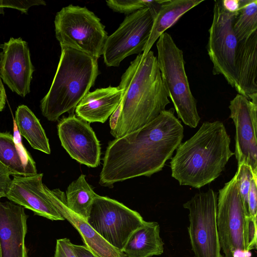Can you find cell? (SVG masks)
Segmentation results:
<instances>
[{
    "label": "cell",
    "instance_id": "cell-1",
    "mask_svg": "<svg viewBox=\"0 0 257 257\" xmlns=\"http://www.w3.org/2000/svg\"><path fill=\"white\" fill-rule=\"evenodd\" d=\"M174 112L173 108L165 109L141 128L109 142L99 184L112 188L115 183L161 171L184 136Z\"/></svg>",
    "mask_w": 257,
    "mask_h": 257
},
{
    "label": "cell",
    "instance_id": "cell-2",
    "mask_svg": "<svg viewBox=\"0 0 257 257\" xmlns=\"http://www.w3.org/2000/svg\"><path fill=\"white\" fill-rule=\"evenodd\" d=\"M122 108L115 128L110 132L120 138L149 123L170 103L163 85L157 57L152 51L138 55L122 75Z\"/></svg>",
    "mask_w": 257,
    "mask_h": 257
},
{
    "label": "cell",
    "instance_id": "cell-3",
    "mask_svg": "<svg viewBox=\"0 0 257 257\" xmlns=\"http://www.w3.org/2000/svg\"><path fill=\"white\" fill-rule=\"evenodd\" d=\"M230 138L220 121H205L177 148L170 162L172 177L180 185L200 188L220 175L234 155Z\"/></svg>",
    "mask_w": 257,
    "mask_h": 257
},
{
    "label": "cell",
    "instance_id": "cell-4",
    "mask_svg": "<svg viewBox=\"0 0 257 257\" xmlns=\"http://www.w3.org/2000/svg\"><path fill=\"white\" fill-rule=\"evenodd\" d=\"M61 48L52 83L40 101L42 115L51 121L57 120L65 112L73 114L99 73L97 59L70 48Z\"/></svg>",
    "mask_w": 257,
    "mask_h": 257
},
{
    "label": "cell",
    "instance_id": "cell-5",
    "mask_svg": "<svg viewBox=\"0 0 257 257\" xmlns=\"http://www.w3.org/2000/svg\"><path fill=\"white\" fill-rule=\"evenodd\" d=\"M156 47L158 65L167 95L172 100L178 118L186 125L195 128L200 117L186 73L183 51L166 32L158 39Z\"/></svg>",
    "mask_w": 257,
    "mask_h": 257
},
{
    "label": "cell",
    "instance_id": "cell-6",
    "mask_svg": "<svg viewBox=\"0 0 257 257\" xmlns=\"http://www.w3.org/2000/svg\"><path fill=\"white\" fill-rule=\"evenodd\" d=\"M55 36L61 47L83 52L95 59L102 55L108 37L100 19L86 7L70 5L57 12Z\"/></svg>",
    "mask_w": 257,
    "mask_h": 257
},
{
    "label": "cell",
    "instance_id": "cell-7",
    "mask_svg": "<svg viewBox=\"0 0 257 257\" xmlns=\"http://www.w3.org/2000/svg\"><path fill=\"white\" fill-rule=\"evenodd\" d=\"M248 216L235 174L219 190L217 197V224L223 257H251L246 246Z\"/></svg>",
    "mask_w": 257,
    "mask_h": 257
},
{
    "label": "cell",
    "instance_id": "cell-8",
    "mask_svg": "<svg viewBox=\"0 0 257 257\" xmlns=\"http://www.w3.org/2000/svg\"><path fill=\"white\" fill-rule=\"evenodd\" d=\"M86 222L109 244L123 252L132 234L146 221L122 203L96 194Z\"/></svg>",
    "mask_w": 257,
    "mask_h": 257
},
{
    "label": "cell",
    "instance_id": "cell-9",
    "mask_svg": "<svg viewBox=\"0 0 257 257\" xmlns=\"http://www.w3.org/2000/svg\"><path fill=\"white\" fill-rule=\"evenodd\" d=\"M183 207L189 210L187 229L195 257H223L217 224V193L211 189L196 193Z\"/></svg>",
    "mask_w": 257,
    "mask_h": 257
},
{
    "label": "cell",
    "instance_id": "cell-10",
    "mask_svg": "<svg viewBox=\"0 0 257 257\" xmlns=\"http://www.w3.org/2000/svg\"><path fill=\"white\" fill-rule=\"evenodd\" d=\"M238 12L228 13L223 8L221 1H214L207 45L208 54L213 64V74L222 75L236 90L235 62L238 41L233 32V25Z\"/></svg>",
    "mask_w": 257,
    "mask_h": 257
},
{
    "label": "cell",
    "instance_id": "cell-11",
    "mask_svg": "<svg viewBox=\"0 0 257 257\" xmlns=\"http://www.w3.org/2000/svg\"><path fill=\"white\" fill-rule=\"evenodd\" d=\"M154 17L148 8L128 15L117 29L108 36L102 55L108 67H118L126 57L144 52Z\"/></svg>",
    "mask_w": 257,
    "mask_h": 257
},
{
    "label": "cell",
    "instance_id": "cell-12",
    "mask_svg": "<svg viewBox=\"0 0 257 257\" xmlns=\"http://www.w3.org/2000/svg\"><path fill=\"white\" fill-rule=\"evenodd\" d=\"M231 118L235 126L234 153L238 165L250 167L257 175V103L237 94L229 105Z\"/></svg>",
    "mask_w": 257,
    "mask_h": 257
},
{
    "label": "cell",
    "instance_id": "cell-13",
    "mask_svg": "<svg viewBox=\"0 0 257 257\" xmlns=\"http://www.w3.org/2000/svg\"><path fill=\"white\" fill-rule=\"evenodd\" d=\"M57 130L61 145L72 159L88 167L99 165L100 144L89 123L71 114L61 119Z\"/></svg>",
    "mask_w": 257,
    "mask_h": 257
},
{
    "label": "cell",
    "instance_id": "cell-14",
    "mask_svg": "<svg viewBox=\"0 0 257 257\" xmlns=\"http://www.w3.org/2000/svg\"><path fill=\"white\" fill-rule=\"evenodd\" d=\"M0 53V77L13 92L25 97L30 92L35 68L28 43L21 38H11Z\"/></svg>",
    "mask_w": 257,
    "mask_h": 257
},
{
    "label": "cell",
    "instance_id": "cell-15",
    "mask_svg": "<svg viewBox=\"0 0 257 257\" xmlns=\"http://www.w3.org/2000/svg\"><path fill=\"white\" fill-rule=\"evenodd\" d=\"M43 176V173H37L13 176L6 197L36 215L51 220H64L65 218L52 201L50 189L42 182Z\"/></svg>",
    "mask_w": 257,
    "mask_h": 257
},
{
    "label": "cell",
    "instance_id": "cell-16",
    "mask_svg": "<svg viewBox=\"0 0 257 257\" xmlns=\"http://www.w3.org/2000/svg\"><path fill=\"white\" fill-rule=\"evenodd\" d=\"M28 215L12 201H0L1 257H28L25 245Z\"/></svg>",
    "mask_w": 257,
    "mask_h": 257
},
{
    "label": "cell",
    "instance_id": "cell-17",
    "mask_svg": "<svg viewBox=\"0 0 257 257\" xmlns=\"http://www.w3.org/2000/svg\"><path fill=\"white\" fill-rule=\"evenodd\" d=\"M52 201L56 208L78 231L82 241L97 257H126L100 236L84 220L71 211L66 205L64 193L59 189L50 190Z\"/></svg>",
    "mask_w": 257,
    "mask_h": 257
},
{
    "label": "cell",
    "instance_id": "cell-18",
    "mask_svg": "<svg viewBox=\"0 0 257 257\" xmlns=\"http://www.w3.org/2000/svg\"><path fill=\"white\" fill-rule=\"evenodd\" d=\"M118 86H108L89 92L75 108L77 116L89 122L104 123L111 115L123 98Z\"/></svg>",
    "mask_w": 257,
    "mask_h": 257
},
{
    "label": "cell",
    "instance_id": "cell-19",
    "mask_svg": "<svg viewBox=\"0 0 257 257\" xmlns=\"http://www.w3.org/2000/svg\"><path fill=\"white\" fill-rule=\"evenodd\" d=\"M0 162L13 176L37 174L36 163L22 143L14 119L13 135L0 132Z\"/></svg>",
    "mask_w": 257,
    "mask_h": 257
},
{
    "label": "cell",
    "instance_id": "cell-20",
    "mask_svg": "<svg viewBox=\"0 0 257 257\" xmlns=\"http://www.w3.org/2000/svg\"><path fill=\"white\" fill-rule=\"evenodd\" d=\"M236 91L248 99L257 93V31L238 42L235 55Z\"/></svg>",
    "mask_w": 257,
    "mask_h": 257
},
{
    "label": "cell",
    "instance_id": "cell-21",
    "mask_svg": "<svg viewBox=\"0 0 257 257\" xmlns=\"http://www.w3.org/2000/svg\"><path fill=\"white\" fill-rule=\"evenodd\" d=\"M164 245L159 224L146 221L142 227L132 234L123 252L126 257H152L162 254Z\"/></svg>",
    "mask_w": 257,
    "mask_h": 257
},
{
    "label": "cell",
    "instance_id": "cell-22",
    "mask_svg": "<svg viewBox=\"0 0 257 257\" xmlns=\"http://www.w3.org/2000/svg\"><path fill=\"white\" fill-rule=\"evenodd\" d=\"M204 0H165L154 18L151 33L142 53L145 57L155 42L186 13Z\"/></svg>",
    "mask_w": 257,
    "mask_h": 257
},
{
    "label": "cell",
    "instance_id": "cell-23",
    "mask_svg": "<svg viewBox=\"0 0 257 257\" xmlns=\"http://www.w3.org/2000/svg\"><path fill=\"white\" fill-rule=\"evenodd\" d=\"M15 121L21 136L35 150L50 154L49 140L39 119L26 105H21L16 111Z\"/></svg>",
    "mask_w": 257,
    "mask_h": 257
},
{
    "label": "cell",
    "instance_id": "cell-24",
    "mask_svg": "<svg viewBox=\"0 0 257 257\" xmlns=\"http://www.w3.org/2000/svg\"><path fill=\"white\" fill-rule=\"evenodd\" d=\"M81 174L68 186L66 191V205L86 221L96 193Z\"/></svg>",
    "mask_w": 257,
    "mask_h": 257
},
{
    "label": "cell",
    "instance_id": "cell-25",
    "mask_svg": "<svg viewBox=\"0 0 257 257\" xmlns=\"http://www.w3.org/2000/svg\"><path fill=\"white\" fill-rule=\"evenodd\" d=\"M233 30L238 42L247 39L257 31V1L240 0V7L235 17Z\"/></svg>",
    "mask_w": 257,
    "mask_h": 257
},
{
    "label": "cell",
    "instance_id": "cell-26",
    "mask_svg": "<svg viewBox=\"0 0 257 257\" xmlns=\"http://www.w3.org/2000/svg\"><path fill=\"white\" fill-rule=\"evenodd\" d=\"M238 183V187L244 205L247 210L248 196L250 187L251 180L253 174L250 166L244 164L238 165V169L236 173Z\"/></svg>",
    "mask_w": 257,
    "mask_h": 257
},
{
    "label": "cell",
    "instance_id": "cell-27",
    "mask_svg": "<svg viewBox=\"0 0 257 257\" xmlns=\"http://www.w3.org/2000/svg\"><path fill=\"white\" fill-rule=\"evenodd\" d=\"M149 1L126 0L106 1L107 6L113 11L119 13L130 15L139 10L148 8Z\"/></svg>",
    "mask_w": 257,
    "mask_h": 257
},
{
    "label": "cell",
    "instance_id": "cell-28",
    "mask_svg": "<svg viewBox=\"0 0 257 257\" xmlns=\"http://www.w3.org/2000/svg\"><path fill=\"white\" fill-rule=\"evenodd\" d=\"M46 5L42 0H2V8H9L18 10L26 13L32 6Z\"/></svg>",
    "mask_w": 257,
    "mask_h": 257
},
{
    "label": "cell",
    "instance_id": "cell-29",
    "mask_svg": "<svg viewBox=\"0 0 257 257\" xmlns=\"http://www.w3.org/2000/svg\"><path fill=\"white\" fill-rule=\"evenodd\" d=\"M256 217L248 216L246 228V246L248 250L256 248Z\"/></svg>",
    "mask_w": 257,
    "mask_h": 257
},
{
    "label": "cell",
    "instance_id": "cell-30",
    "mask_svg": "<svg viewBox=\"0 0 257 257\" xmlns=\"http://www.w3.org/2000/svg\"><path fill=\"white\" fill-rule=\"evenodd\" d=\"M72 244L67 238L57 239L53 257H77L73 249Z\"/></svg>",
    "mask_w": 257,
    "mask_h": 257
},
{
    "label": "cell",
    "instance_id": "cell-31",
    "mask_svg": "<svg viewBox=\"0 0 257 257\" xmlns=\"http://www.w3.org/2000/svg\"><path fill=\"white\" fill-rule=\"evenodd\" d=\"M247 210L248 215L256 217L257 215V176H253L251 180L248 196Z\"/></svg>",
    "mask_w": 257,
    "mask_h": 257
},
{
    "label": "cell",
    "instance_id": "cell-32",
    "mask_svg": "<svg viewBox=\"0 0 257 257\" xmlns=\"http://www.w3.org/2000/svg\"><path fill=\"white\" fill-rule=\"evenodd\" d=\"M11 173L9 170L0 162V195L6 197L11 183Z\"/></svg>",
    "mask_w": 257,
    "mask_h": 257
},
{
    "label": "cell",
    "instance_id": "cell-33",
    "mask_svg": "<svg viewBox=\"0 0 257 257\" xmlns=\"http://www.w3.org/2000/svg\"><path fill=\"white\" fill-rule=\"evenodd\" d=\"M221 4L223 8L230 13H238L240 7V0H223Z\"/></svg>",
    "mask_w": 257,
    "mask_h": 257
},
{
    "label": "cell",
    "instance_id": "cell-34",
    "mask_svg": "<svg viewBox=\"0 0 257 257\" xmlns=\"http://www.w3.org/2000/svg\"><path fill=\"white\" fill-rule=\"evenodd\" d=\"M77 257H97L85 245L72 244Z\"/></svg>",
    "mask_w": 257,
    "mask_h": 257
},
{
    "label": "cell",
    "instance_id": "cell-35",
    "mask_svg": "<svg viewBox=\"0 0 257 257\" xmlns=\"http://www.w3.org/2000/svg\"><path fill=\"white\" fill-rule=\"evenodd\" d=\"M122 108V99L115 110L110 115L109 118V126L110 132L113 131L116 127L120 118Z\"/></svg>",
    "mask_w": 257,
    "mask_h": 257
},
{
    "label": "cell",
    "instance_id": "cell-36",
    "mask_svg": "<svg viewBox=\"0 0 257 257\" xmlns=\"http://www.w3.org/2000/svg\"><path fill=\"white\" fill-rule=\"evenodd\" d=\"M6 102V94L2 80L0 77V111H2L5 106Z\"/></svg>",
    "mask_w": 257,
    "mask_h": 257
},
{
    "label": "cell",
    "instance_id": "cell-37",
    "mask_svg": "<svg viewBox=\"0 0 257 257\" xmlns=\"http://www.w3.org/2000/svg\"><path fill=\"white\" fill-rule=\"evenodd\" d=\"M0 257H1V242H0Z\"/></svg>",
    "mask_w": 257,
    "mask_h": 257
},
{
    "label": "cell",
    "instance_id": "cell-38",
    "mask_svg": "<svg viewBox=\"0 0 257 257\" xmlns=\"http://www.w3.org/2000/svg\"><path fill=\"white\" fill-rule=\"evenodd\" d=\"M3 197L2 196L0 195V200H1V199Z\"/></svg>",
    "mask_w": 257,
    "mask_h": 257
}]
</instances>
